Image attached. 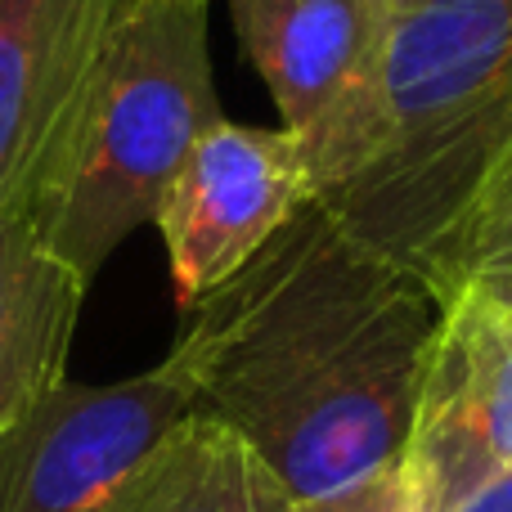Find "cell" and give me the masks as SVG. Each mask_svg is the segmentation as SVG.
Returning a JSON list of instances; mask_svg holds the SVG:
<instances>
[{"mask_svg": "<svg viewBox=\"0 0 512 512\" xmlns=\"http://www.w3.org/2000/svg\"><path fill=\"white\" fill-rule=\"evenodd\" d=\"M288 512H423V499H418L414 477H409L405 459H400V463H391V468L351 481V486H342V490H328V495H315V499H297Z\"/></svg>", "mask_w": 512, "mask_h": 512, "instance_id": "12", "label": "cell"}, {"mask_svg": "<svg viewBox=\"0 0 512 512\" xmlns=\"http://www.w3.org/2000/svg\"><path fill=\"white\" fill-rule=\"evenodd\" d=\"M306 203L310 167L297 135L221 117L189 149L158 212L180 306L239 274Z\"/></svg>", "mask_w": 512, "mask_h": 512, "instance_id": "5", "label": "cell"}, {"mask_svg": "<svg viewBox=\"0 0 512 512\" xmlns=\"http://www.w3.org/2000/svg\"><path fill=\"white\" fill-rule=\"evenodd\" d=\"M81 297L86 283L41 243L32 212H0V427L68 382Z\"/></svg>", "mask_w": 512, "mask_h": 512, "instance_id": "9", "label": "cell"}, {"mask_svg": "<svg viewBox=\"0 0 512 512\" xmlns=\"http://www.w3.org/2000/svg\"><path fill=\"white\" fill-rule=\"evenodd\" d=\"M239 45L301 149L355 90L378 32V0H230Z\"/></svg>", "mask_w": 512, "mask_h": 512, "instance_id": "8", "label": "cell"}, {"mask_svg": "<svg viewBox=\"0 0 512 512\" xmlns=\"http://www.w3.org/2000/svg\"><path fill=\"white\" fill-rule=\"evenodd\" d=\"M131 0H0V212L50 189Z\"/></svg>", "mask_w": 512, "mask_h": 512, "instance_id": "7", "label": "cell"}, {"mask_svg": "<svg viewBox=\"0 0 512 512\" xmlns=\"http://www.w3.org/2000/svg\"><path fill=\"white\" fill-rule=\"evenodd\" d=\"M270 468L216 418L185 414L95 512H288Z\"/></svg>", "mask_w": 512, "mask_h": 512, "instance_id": "10", "label": "cell"}, {"mask_svg": "<svg viewBox=\"0 0 512 512\" xmlns=\"http://www.w3.org/2000/svg\"><path fill=\"white\" fill-rule=\"evenodd\" d=\"M216 122L207 0H131L77 135L32 207L41 243L90 288L135 230L158 225L176 171Z\"/></svg>", "mask_w": 512, "mask_h": 512, "instance_id": "3", "label": "cell"}, {"mask_svg": "<svg viewBox=\"0 0 512 512\" xmlns=\"http://www.w3.org/2000/svg\"><path fill=\"white\" fill-rule=\"evenodd\" d=\"M441 306L306 203L239 274L189 306L171 360L216 418L315 499L405 459Z\"/></svg>", "mask_w": 512, "mask_h": 512, "instance_id": "1", "label": "cell"}, {"mask_svg": "<svg viewBox=\"0 0 512 512\" xmlns=\"http://www.w3.org/2000/svg\"><path fill=\"white\" fill-rule=\"evenodd\" d=\"M508 149L512 0H378L369 63L306 144L310 203L432 292Z\"/></svg>", "mask_w": 512, "mask_h": 512, "instance_id": "2", "label": "cell"}, {"mask_svg": "<svg viewBox=\"0 0 512 512\" xmlns=\"http://www.w3.org/2000/svg\"><path fill=\"white\" fill-rule=\"evenodd\" d=\"M450 512H512V468L499 472L495 481H486L477 495H468L463 504H454Z\"/></svg>", "mask_w": 512, "mask_h": 512, "instance_id": "13", "label": "cell"}, {"mask_svg": "<svg viewBox=\"0 0 512 512\" xmlns=\"http://www.w3.org/2000/svg\"><path fill=\"white\" fill-rule=\"evenodd\" d=\"M459 292H477L486 301H512V149L504 153L481 194L472 198L432 297L445 306Z\"/></svg>", "mask_w": 512, "mask_h": 512, "instance_id": "11", "label": "cell"}, {"mask_svg": "<svg viewBox=\"0 0 512 512\" xmlns=\"http://www.w3.org/2000/svg\"><path fill=\"white\" fill-rule=\"evenodd\" d=\"M185 414L194 391L171 355L122 382H59L0 427V512H95Z\"/></svg>", "mask_w": 512, "mask_h": 512, "instance_id": "4", "label": "cell"}, {"mask_svg": "<svg viewBox=\"0 0 512 512\" xmlns=\"http://www.w3.org/2000/svg\"><path fill=\"white\" fill-rule=\"evenodd\" d=\"M423 512H450L512 468V301L441 306L405 445Z\"/></svg>", "mask_w": 512, "mask_h": 512, "instance_id": "6", "label": "cell"}]
</instances>
